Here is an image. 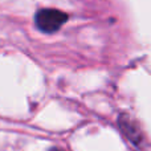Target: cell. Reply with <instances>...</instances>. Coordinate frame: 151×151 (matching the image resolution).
Wrapping results in <instances>:
<instances>
[{
  "mask_svg": "<svg viewBox=\"0 0 151 151\" xmlns=\"http://www.w3.org/2000/svg\"><path fill=\"white\" fill-rule=\"evenodd\" d=\"M68 20V15L60 9L44 8L39 9L35 15V24L37 29L44 33H55L57 32Z\"/></svg>",
  "mask_w": 151,
  "mask_h": 151,
  "instance_id": "cell-1",
  "label": "cell"
},
{
  "mask_svg": "<svg viewBox=\"0 0 151 151\" xmlns=\"http://www.w3.org/2000/svg\"><path fill=\"white\" fill-rule=\"evenodd\" d=\"M118 125H119L121 130L125 133V135L133 142L134 145L139 146L143 141L142 138V133L139 130L138 125L135 123V121L131 119L130 115L127 114H121L119 118H118Z\"/></svg>",
  "mask_w": 151,
  "mask_h": 151,
  "instance_id": "cell-2",
  "label": "cell"
},
{
  "mask_svg": "<svg viewBox=\"0 0 151 151\" xmlns=\"http://www.w3.org/2000/svg\"><path fill=\"white\" fill-rule=\"evenodd\" d=\"M50 151H63V150H60V149H52Z\"/></svg>",
  "mask_w": 151,
  "mask_h": 151,
  "instance_id": "cell-3",
  "label": "cell"
}]
</instances>
